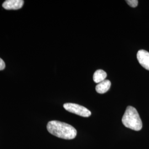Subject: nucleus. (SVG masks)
Here are the masks:
<instances>
[{
  "label": "nucleus",
  "instance_id": "f257e3e1",
  "mask_svg": "<svg viewBox=\"0 0 149 149\" xmlns=\"http://www.w3.org/2000/svg\"><path fill=\"white\" fill-rule=\"evenodd\" d=\"M47 128L50 133L63 139L71 140L77 135V130L74 127L58 120L49 122Z\"/></svg>",
  "mask_w": 149,
  "mask_h": 149
},
{
  "label": "nucleus",
  "instance_id": "f03ea898",
  "mask_svg": "<svg viewBox=\"0 0 149 149\" xmlns=\"http://www.w3.org/2000/svg\"><path fill=\"white\" fill-rule=\"evenodd\" d=\"M123 125L135 131H140L143 128V123L136 109L132 106H128L123 116Z\"/></svg>",
  "mask_w": 149,
  "mask_h": 149
},
{
  "label": "nucleus",
  "instance_id": "7ed1b4c3",
  "mask_svg": "<svg viewBox=\"0 0 149 149\" xmlns=\"http://www.w3.org/2000/svg\"><path fill=\"white\" fill-rule=\"evenodd\" d=\"M64 108L68 112L79 115L83 117H89L91 115V112L85 107L77 104L67 103L64 104Z\"/></svg>",
  "mask_w": 149,
  "mask_h": 149
},
{
  "label": "nucleus",
  "instance_id": "20e7f679",
  "mask_svg": "<svg viewBox=\"0 0 149 149\" xmlns=\"http://www.w3.org/2000/svg\"><path fill=\"white\" fill-rule=\"evenodd\" d=\"M139 64L145 69L149 70V52L145 50H140L137 53Z\"/></svg>",
  "mask_w": 149,
  "mask_h": 149
},
{
  "label": "nucleus",
  "instance_id": "39448f33",
  "mask_svg": "<svg viewBox=\"0 0 149 149\" xmlns=\"http://www.w3.org/2000/svg\"><path fill=\"white\" fill-rule=\"evenodd\" d=\"M24 2L23 0H7L3 3L2 7L7 10H17L21 8Z\"/></svg>",
  "mask_w": 149,
  "mask_h": 149
},
{
  "label": "nucleus",
  "instance_id": "423d86ee",
  "mask_svg": "<svg viewBox=\"0 0 149 149\" xmlns=\"http://www.w3.org/2000/svg\"><path fill=\"white\" fill-rule=\"evenodd\" d=\"M111 86V82L109 80H105L99 83L96 86V90L97 93L103 94L109 90Z\"/></svg>",
  "mask_w": 149,
  "mask_h": 149
},
{
  "label": "nucleus",
  "instance_id": "0eeeda50",
  "mask_svg": "<svg viewBox=\"0 0 149 149\" xmlns=\"http://www.w3.org/2000/svg\"><path fill=\"white\" fill-rule=\"evenodd\" d=\"M107 74L103 70H97L93 76V80L97 84H99L103 81L106 80Z\"/></svg>",
  "mask_w": 149,
  "mask_h": 149
},
{
  "label": "nucleus",
  "instance_id": "6e6552de",
  "mask_svg": "<svg viewBox=\"0 0 149 149\" xmlns=\"http://www.w3.org/2000/svg\"><path fill=\"white\" fill-rule=\"evenodd\" d=\"M125 2L128 3V5L132 7L135 8L138 5V1L137 0H127Z\"/></svg>",
  "mask_w": 149,
  "mask_h": 149
},
{
  "label": "nucleus",
  "instance_id": "1a4fd4ad",
  "mask_svg": "<svg viewBox=\"0 0 149 149\" xmlns=\"http://www.w3.org/2000/svg\"><path fill=\"white\" fill-rule=\"evenodd\" d=\"M5 63L4 62V61L0 58V70H3L5 69Z\"/></svg>",
  "mask_w": 149,
  "mask_h": 149
}]
</instances>
